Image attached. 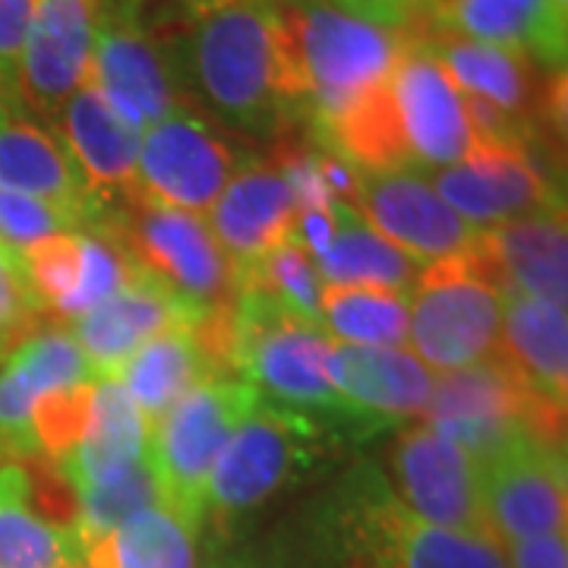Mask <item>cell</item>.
I'll return each instance as SVG.
<instances>
[{"mask_svg":"<svg viewBox=\"0 0 568 568\" xmlns=\"http://www.w3.org/2000/svg\"><path fill=\"white\" fill-rule=\"evenodd\" d=\"M395 480L405 511L426 525L452 530H487L480 499V467L458 443L433 426H417L395 446Z\"/></svg>","mask_w":568,"mask_h":568,"instance_id":"16","label":"cell"},{"mask_svg":"<svg viewBox=\"0 0 568 568\" xmlns=\"http://www.w3.org/2000/svg\"><path fill=\"white\" fill-rule=\"evenodd\" d=\"M181 323H200V320L186 306L178 304L164 287L136 272L123 291L108 297L95 310L82 313L73 323V338L89 366L95 369V376H114L145 342Z\"/></svg>","mask_w":568,"mask_h":568,"instance_id":"24","label":"cell"},{"mask_svg":"<svg viewBox=\"0 0 568 568\" xmlns=\"http://www.w3.org/2000/svg\"><path fill=\"white\" fill-rule=\"evenodd\" d=\"M77 556V537L41 515L29 470L0 462V568H70Z\"/></svg>","mask_w":568,"mask_h":568,"instance_id":"31","label":"cell"},{"mask_svg":"<svg viewBox=\"0 0 568 568\" xmlns=\"http://www.w3.org/2000/svg\"><path fill=\"white\" fill-rule=\"evenodd\" d=\"M480 467L487 530L499 544L566 534V462L547 443H518Z\"/></svg>","mask_w":568,"mask_h":568,"instance_id":"14","label":"cell"},{"mask_svg":"<svg viewBox=\"0 0 568 568\" xmlns=\"http://www.w3.org/2000/svg\"><path fill=\"white\" fill-rule=\"evenodd\" d=\"M234 171L237 155L222 130L193 108L178 104L140 133L136 183L130 196L200 215L212 209Z\"/></svg>","mask_w":568,"mask_h":568,"instance_id":"9","label":"cell"},{"mask_svg":"<svg viewBox=\"0 0 568 568\" xmlns=\"http://www.w3.org/2000/svg\"><path fill=\"white\" fill-rule=\"evenodd\" d=\"M70 568H85V566H70Z\"/></svg>","mask_w":568,"mask_h":568,"instance_id":"44","label":"cell"},{"mask_svg":"<svg viewBox=\"0 0 568 568\" xmlns=\"http://www.w3.org/2000/svg\"><path fill=\"white\" fill-rule=\"evenodd\" d=\"M366 224L407 253L414 263L455 260L474 250L480 231L467 224L452 205L414 171L366 174L354 205Z\"/></svg>","mask_w":568,"mask_h":568,"instance_id":"15","label":"cell"},{"mask_svg":"<svg viewBox=\"0 0 568 568\" xmlns=\"http://www.w3.org/2000/svg\"><path fill=\"white\" fill-rule=\"evenodd\" d=\"M366 547L376 568H508L506 549L493 534L436 528L398 503L369 511Z\"/></svg>","mask_w":568,"mask_h":568,"instance_id":"26","label":"cell"},{"mask_svg":"<svg viewBox=\"0 0 568 568\" xmlns=\"http://www.w3.org/2000/svg\"><path fill=\"white\" fill-rule=\"evenodd\" d=\"M506 361L547 405L566 410L568 392V323L566 306H552L521 291H503Z\"/></svg>","mask_w":568,"mask_h":568,"instance_id":"30","label":"cell"},{"mask_svg":"<svg viewBox=\"0 0 568 568\" xmlns=\"http://www.w3.org/2000/svg\"><path fill=\"white\" fill-rule=\"evenodd\" d=\"M215 373H234L231 316H209L200 323L164 328L114 373V379L152 429L171 407Z\"/></svg>","mask_w":568,"mask_h":568,"instance_id":"12","label":"cell"},{"mask_svg":"<svg viewBox=\"0 0 568 568\" xmlns=\"http://www.w3.org/2000/svg\"><path fill=\"white\" fill-rule=\"evenodd\" d=\"M436 29L511 51L530 63L562 70L568 48L566 7L556 0H433Z\"/></svg>","mask_w":568,"mask_h":568,"instance_id":"23","label":"cell"},{"mask_svg":"<svg viewBox=\"0 0 568 568\" xmlns=\"http://www.w3.org/2000/svg\"><path fill=\"white\" fill-rule=\"evenodd\" d=\"M301 118L320 133L392 77L405 39L328 0H275Z\"/></svg>","mask_w":568,"mask_h":568,"instance_id":"2","label":"cell"},{"mask_svg":"<svg viewBox=\"0 0 568 568\" xmlns=\"http://www.w3.org/2000/svg\"><path fill=\"white\" fill-rule=\"evenodd\" d=\"M323 284H354V287H388L405 294L417 284L420 268L386 237H379L351 209L335 212V234L316 260Z\"/></svg>","mask_w":568,"mask_h":568,"instance_id":"33","label":"cell"},{"mask_svg":"<svg viewBox=\"0 0 568 568\" xmlns=\"http://www.w3.org/2000/svg\"><path fill=\"white\" fill-rule=\"evenodd\" d=\"M0 186L63 212L73 224L89 219L99 200L61 136L48 133L26 111L0 102Z\"/></svg>","mask_w":568,"mask_h":568,"instance_id":"21","label":"cell"},{"mask_svg":"<svg viewBox=\"0 0 568 568\" xmlns=\"http://www.w3.org/2000/svg\"><path fill=\"white\" fill-rule=\"evenodd\" d=\"M149 462V426L114 376H95L89 420L80 446L63 462V484L73 489L114 484Z\"/></svg>","mask_w":568,"mask_h":568,"instance_id":"25","label":"cell"},{"mask_svg":"<svg viewBox=\"0 0 568 568\" xmlns=\"http://www.w3.org/2000/svg\"><path fill=\"white\" fill-rule=\"evenodd\" d=\"M174 67L178 82L227 126L275 136L291 118H301L275 0L193 13Z\"/></svg>","mask_w":568,"mask_h":568,"instance_id":"1","label":"cell"},{"mask_svg":"<svg viewBox=\"0 0 568 568\" xmlns=\"http://www.w3.org/2000/svg\"><path fill=\"white\" fill-rule=\"evenodd\" d=\"M241 287H256V291L268 294L272 301H278L284 310L320 323L323 278H320L313 253L294 234L284 237L278 246H272L260 263L250 265L237 278V291Z\"/></svg>","mask_w":568,"mask_h":568,"instance_id":"35","label":"cell"},{"mask_svg":"<svg viewBox=\"0 0 568 568\" xmlns=\"http://www.w3.org/2000/svg\"><path fill=\"white\" fill-rule=\"evenodd\" d=\"M556 3H559V7H566V10H568V0H556Z\"/></svg>","mask_w":568,"mask_h":568,"instance_id":"43","label":"cell"},{"mask_svg":"<svg viewBox=\"0 0 568 568\" xmlns=\"http://www.w3.org/2000/svg\"><path fill=\"white\" fill-rule=\"evenodd\" d=\"M193 13L200 10H212V7H227V3H263V0H183ZM268 3V0H265Z\"/></svg>","mask_w":568,"mask_h":568,"instance_id":"42","label":"cell"},{"mask_svg":"<svg viewBox=\"0 0 568 568\" xmlns=\"http://www.w3.org/2000/svg\"><path fill=\"white\" fill-rule=\"evenodd\" d=\"M407 342L426 366L455 373L499 351L503 287L493 282L474 250L455 260L429 263L417 275Z\"/></svg>","mask_w":568,"mask_h":568,"instance_id":"6","label":"cell"},{"mask_svg":"<svg viewBox=\"0 0 568 568\" xmlns=\"http://www.w3.org/2000/svg\"><path fill=\"white\" fill-rule=\"evenodd\" d=\"M111 237L126 250L136 272L196 320L224 316L237 304V268L200 215L130 196L121 219L111 224Z\"/></svg>","mask_w":568,"mask_h":568,"instance_id":"5","label":"cell"},{"mask_svg":"<svg viewBox=\"0 0 568 568\" xmlns=\"http://www.w3.org/2000/svg\"><path fill=\"white\" fill-rule=\"evenodd\" d=\"M92 383L48 392L32 405V439L54 465H63L73 455V448L80 446L89 420Z\"/></svg>","mask_w":568,"mask_h":568,"instance_id":"36","label":"cell"},{"mask_svg":"<svg viewBox=\"0 0 568 568\" xmlns=\"http://www.w3.org/2000/svg\"><path fill=\"white\" fill-rule=\"evenodd\" d=\"M320 323L328 325L342 345L402 347L407 342L410 306L405 294L388 287L323 284Z\"/></svg>","mask_w":568,"mask_h":568,"instance_id":"34","label":"cell"},{"mask_svg":"<svg viewBox=\"0 0 568 568\" xmlns=\"http://www.w3.org/2000/svg\"><path fill=\"white\" fill-rule=\"evenodd\" d=\"M89 82L140 133L181 104L174 51L142 17V0H99Z\"/></svg>","mask_w":568,"mask_h":568,"instance_id":"8","label":"cell"},{"mask_svg":"<svg viewBox=\"0 0 568 568\" xmlns=\"http://www.w3.org/2000/svg\"><path fill=\"white\" fill-rule=\"evenodd\" d=\"M260 402L237 373H215L149 429V462L159 474L164 506L200 525L205 487L222 448Z\"/></svg>","mask_w":568,"mask_h":568,"instance_id":"7","label":"cell"},{"mask_svg":"<svg viewBox=\"0 0 568 568\" xmlns=\"http://www.w3.org/2000/svg\"><path fill=\"white\" fill-rule=\"evenodd\" d=\"M420 41L433 51V58L446 67L452 82L467 99L484 102L515 126H521L528 136H534L530 126L540 114V102L530 80V61L493 44L452 36L446 29H433Z\"/></svg>","mask_w":568,"mask_h":568,"instance_id":"29","label":"cell"},{"mask_svg":"<svg viewBox=\"0 0 568 568\" xmlns=\"http://www.w3.org/2000/svg\"><path fill=\"white\" fill-rule=\"evenodd\" d=\"M297 212V196L282 164L256 162L234 171L219 193L209 209V231L241 278L272 246L294 234Z\"/></svg>","mask_w":568,"mask_h":568,"instance_id":"19","label":"cell"},{"mask_svg":"<svg viewBox=\"0 0 568 568\" xmlns=\"http://www.w3.org/2000/svg\"><path fill=\"white\" fill-rule=\"evenodd\" d=\"M328 3L342 7L345 13L357 17V20L383 26L392 32L429 17V0H328Z\"/></svg>","mask_w":568,"mask_h":568,"instance_id":"40","label":"cell"},{"mask_svg":"<svg viewBox=\"0 0 568 568\" xmlns=\"http://www.w3.org/2000/svg\"><path fill=\"white\" fill-rule=\"evenodd\" d=\"M61 133L67 152L80 168L92 196L102 193H133L140 130L114 114V108L85 80L61 108Z\"/></svg>","mask_w":568,"mask_h":568,"instance_id":"28","label":"cell"},{"mask_svg":"<svg viewBox=\"0 0 568 568\" xmlns=\"http://www.w3.org/2000/svg\"><path fill=\"white\" fill-rule=\"evenodd\" d=\"M474 256L503 291H521L552 306H566L568 231L562 209L484 227Z\"/></svg>","mask_w":568,"mask_h":568,"instance_id":"22","label":"cell"},{"mask_svg":"<svg viewBox=\"0 0 568 568\" xmlns=\"http://www.w3.org/2000/svg\"><path fill=\"white\" fill-rule=\"evenodd\" d=\"M328 386L345 405L373 414H424L436 386L433 369L405 347H364L335 342L328 354Z\"/></svg>","mask_w":568,"mask_h":568,"instance_id":"27","label":"cell"},{"mask_svg":"<svg viewBox=\"0 0 568 568\" xmlns=\"http://www.w3.org/2000/svg\"><path fill=\"white\" fill-rule=\"evenodd\" d=\"M70 227H77V224L58 209L0 186V241L13 246L17 253L58 234V231H70Z\"/></svg>","mask_w":568,"mask_h":568,"instance_id":"37","label":"cell"},{"mask_svg":"<svg viewBox=\"0 0 568 568\" xmlns=\"http://www.w3.org/2000/svg\"><path fill=\"white\" fill-rule=\"evenodd\" d=\"M39 310V297L26 278L22 256L0 241V347L22 332Z\"/></svg>","mask_w":568,"mask_h":568,"instance_id":"38","label":"cell"},{"mask_svg":"<svg viewBox=\"0 0 568 568\" xmlns=\"http://www.w3.org/2000/svg\"><path fill=\"white\" fill-rule=\"evenodd\" d=\"M92 379L95 369L70 332L48 328L22 338L0 366V462H13L10 455H29L36 448L32 405L41 395Z\"/></svg>","mask_w":568,"mask_h":568,"instance_id":"20","label":"cell"},{"mask_svg":"<svg viewBox=\"0 0 568 568\" xmlns=\"http://www.w3.org/2000/svg\"><path fill=\"white\" fill-rule=\"evenodd\" d=\"M388 95L410 168L439 171L467 159L477 145L465 92L420 39L405 41L388 77Z\"/></svg>","mask_w":568,"mask_h":568,"instance_id":"10","label":"cell"},{"mask_svg":"<svg viewBox=\"0 0 568 568\" xmlns=\"http://www.w3.org/2000/svg\"><path fill=\"white\" fill-rule=\"evenodd\" d=\"M310 439L313 426L304 414L260 398L212 467L203 508L241 515L265 503L304 462Z\"/></svg>","mask_w":568,"mask_h":568,"instance_id":"11","label":"cell"},{"mask_svg":"<svg viewBox=\"0 0 568 568\" xmlns=\"http://www.w3.org/2000/svg\"><path fill=\"white\" fill-rule=\"evenodd\" d=\"M424 414L433 429L458 443L477 465H487L528 439L556 446L566 410L547 405L499 347L480 364L443 373Z\"/></svg>","mask_w":568,"mask_h":568,"instance_id":"3","label":"cell"},{"mask_svg":"<svg viewBox=\"0 0 568 568\" xmlns=\"http://www.w3.org/2000/svg\"><path fill=\"white\" fill-rule=\"evenodd\" d=\"M508 568H568L566 534L508 544Z\"/></svg>","mask_w":568,"mask_h":568,"instance_id":"41","label":"cell"},{"mask_svg":"<svg viewBox=\"0 0 568 568\" xmlns=\"http://www.w3.org/2000/svg\"><path fill=\"white\" fill-rule=\"evenodd\" d=\"M234 328V369L256 388L260 398H275L294 414L323 410L347 414L335 388L328 386L332 338L313 320H304L256 287H241L231 313Z\"/></svg>","mask_w":568,"mask_h":568,"instance_id":"4","label":"cell"},{"mask_svg":"<svg viewBox=\"0 0 568 568\" xmlns=\"http://www.w3.org/2000/svg\"><path fill=\"white\" fill-rule=\"evenodd\" d=\"M95 7L99 0H36L20 58L22 111L58 118L89 80Z\"/></svg>","mask_w":568,"mask_h":568,"instance_id":"17","label":"cell"},{"mask_svg":"<svg viewBox=\"0 0 568 568\" xmlns=\"http://www.w3.org/2000/svg\"><path fill=\"white\" fill-rule=\"evenodd\" d=\"M429 183L452 212L480 231L562 209L556 205L549 178L530 159L528 142L477 140L467 159L439 168Z\"/></svg>","mask_w":568,"mask_h":568,"instance_id":"13","label":"cell"},{"mask_svg":"<svg viewBox=\"0 0 568 568\" xmlns=\"http://www.w3.org/2000/svg\"><path fill=\"white\" fill-rule=\"evenodd\" d=\"M39 304L80 320L133 282L136 268L121 250L89 231H58L20 253Z\"/></svg>","mask_w":568,"mask_h":568,"instance_id":"18","label":"cell"},{"mask_svg":"<svg viewBox=\"0 0 568 568\" xmlns=\"http://www.w3.org/2000/svg\"><path fill=\"white\" fill-rule=\"evenodd\" d=\"M196 525L174 508L152 506L126 518L82 552L85 568H196Z\"/></svg>","mask_w":568,"mask_h":568,"instance_id":"32","label":"cell"},{"mask_svg":"<svg viewBox=\"0 0 568 568\" xmlns=\"http://www.w3.org/2000/svg\"><path fill=\"white\" fill-rule=\"evenodd\" d=\"M36 0H0V102L20 108V58Z\"/></svg>","mask_w":568,"mask_h":568,"instance_id":"39","label":"cell"}]
</instances>
